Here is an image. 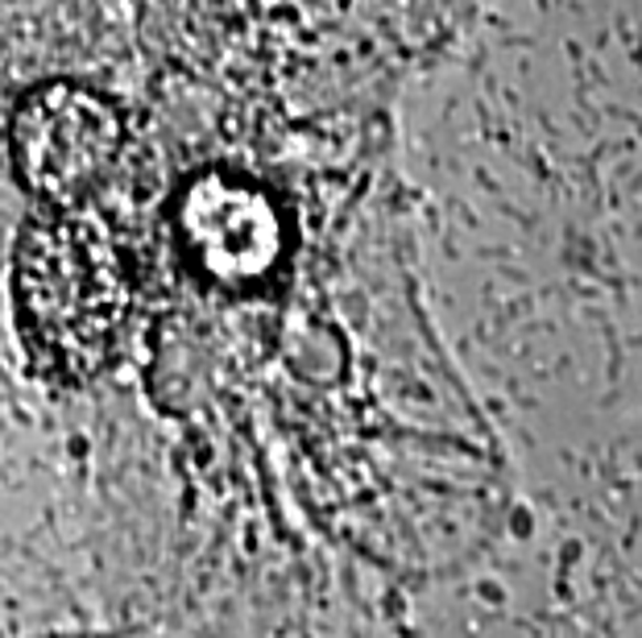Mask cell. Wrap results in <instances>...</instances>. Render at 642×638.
<instances>
[{"instance_id": "6da1fadb", "label": "cell", "mask_w": 642, "mask_h": 638, "mask_svg": "<svg viewBox=\"0 0 642 638\" xmlns=\"http://www.w3.org/2000/svg\"><path fill=\"white\" fill-rule=\"evenodd\" d=\"M133 307L129 266L104 220L58 207L25 225L13 258V311L42 378L84 386L120 348Z\"/></svg>"}, {"instance_id": "7a4b0ae2", "label": "cell", "mask_w": 642, "mask_h": 638, "mask_svg": "<svg viewBox=\"0 0 642 638\" xmlns=\"http://www.w3.org/2000/svg\"><path fill=\"white\" fill-rule=\"evenodd\" d=\"M174 237L186 266L224 294L270 286L290 249L287 212L274 191L237 171H200L174 204Z\"/></svg>"}, {"instance_id": "3957f363", "label": "cell", "mask_w": 642, "mask_h": 638, "mask_svg": "<svg viewBox=\"0 0 642 638\" xmlns=\"http://www.w3.org/2000/svg\"><path fill=\"white\" fill-rule=\"evenodd\" d=\"M125 145L120 108L84 84L34 87L9 121V154L21 187L58 207H75L100 187Z\"/></svg>"}]
</instances>
